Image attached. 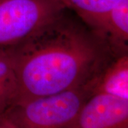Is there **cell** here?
<instances>
[{"mask_svg":"<svg viewBox=\"0 0 128 128\" xmlns=\"http://www.w3.org/2000/svg\"><path fill=\"white\" fill-rule=\"evenodd\" d=\"M9 48L18 85L15 103L85 85L118 57L102 38L68 9Z\"/></svg>","mask_w":128,"mask_h":128,"instance_id":"obj_1","label":"cell"},{"mask_svg":"<svg viewBox=\"0 0 128 128\" xmlns=\"http://www.w3.org/2000/svg\"><path fill=\"white\" fill-rule=\"evenodd\" d=\"M96 78L59 93L15 103L4 113L18 128H65L93 95Z\"/></svg>","mask_w":128,"mask_h":128,"instance_id":"obj_2","label":"cell"},{"mask_svg":"<svg viewBox=\"0 0 128 128\" xmlns=\"http://www.w3.org/2000/svg\"><path fill=\"white\" fill-rule=\"evenodd\" d=\"M65 9L59 0H0V46L21 44Z\"/></svg>","mask_w":128,"mask_h":128,"instance_id":"obj_3","label":"cell"},{"mask_svg":"<svg viewBox=\"0 0 128 128\" xmlns=\"http://www.w3.org/2000/svg\"><path fill=\"white\" fill-rule=\"evenodd\" d=\"M65 128H128V100L94 94Z\"/></svg>","mask_w":128,"mask_h":128,"instance_id":"obj_4","label":"cell"},{"mask_svg":"<svg viewBox=\"0 0 128 128\" xmlns=\"http://www.w3.org/2000/svg\"><path fill=\"white\" fill-rule=\"evenodd\" d=\"M86 24L108 44L116 56L128 54V0Z\"/></svg>","mask_w":128,"mask_h":128,"instance_id":"obj_5","label":"cell"},{"mask_svg":"<svg viewBox=\"0 0 128 128\" xmlns=\"http://www.w3.org/2000/svg\"><path fill=\"white\" fill-rule=\"evenodd\" d=\"M94 94L128 100V54L114 58L96 78Z\"/></svg>","mask_w":128,"mask_h":128,"instance_id":"obj_6","label":"cell"},{"mask_svg":"<svg viewBox=\"0 0 128 128\" xmlns=\"http://www.w3.org/2000/svg\"><path fill=\"white\" fill-rule=\"evenodd\" d=\"M64 8L76 14L86 24L105 14L124 0H59Z\"/></svg>","mask_w":128,"mask_h":128,"instance_id":"obj_7","label":"cell"},{"mask_svg":"<svg viewBox=\"0 0 128 128\" xmlns=\"http://www.w3.org/2000/svg\"><path fill=\"white\" fill-rule=\"evenodd\" d=\"M0 80L17 88V79L9 47L0 46Z\"/></svg>","mask_w":128,"mask_h":128,"instance_id":"obj_8","label":"cell"},{"mask_svg":"<svg viewBox=\"0 0 128 128\" xmlns=\"http://www.w3.org/2000/svg\"><path fill=\"white\" fill-rule=\"evenodd\" d=\"M17 98V88L0 80V113L14 105Z\"/></svg>","mask_w":128,"mask_h":128,"instance_id":"obj_9","label":"cell"},{"mask_svg":"<svg viewBox=\"0 0 128 128\" xmlns=\"http://www.w3.org/2000/svg\"><path fill=\"white\" fill-rule=\"evenodd\" d=\"M0 128H18L4 112L0 113Z\"/></svg>","mask_w":128,"mask_h":128,"instance_id":"obj_10","label":"cell"}]
</instances>
